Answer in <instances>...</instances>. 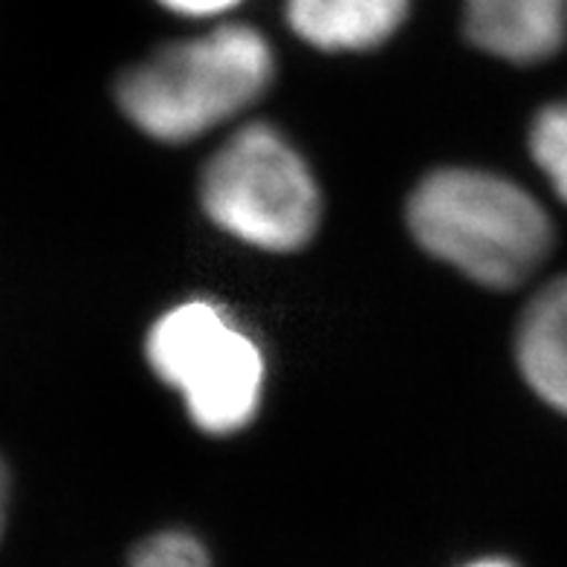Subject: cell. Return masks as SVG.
Here are the masks:
<instances>
[{
    "label": "cell",
    "mask_w": 567,
    "mask_h": 567,
    "mask_svg": "<svg viewBox=\"0 0 567 567\" xmlns=\"http://www.w3.org/2000/svg\"><path fill=\"white\" fill-rule=\"evenodd\" d=\"M206 215L231 238L267 252H296L316 235L321 197L313 174L269 125H247L206 163Z\"/></svg>",
    "instance_id": "obj_3"
},
{
    "label": "cell",
    "mask_w": 567,
    "mask_h": 567,
    "mask_svg": "<svg viewBox=\"0 0 567 567\" xmlns=\"http://www.w3.org/2000/svg\"><path fill=\"white\" fill-rule=\"evenodd\" d=\"M409 226L425 252L493 290L527 281L553 244L536 197L478 168L429 174L409 200Z\"/></svg>",
    "instance_id": "obj_2"
},
{
    "label": "cell",
    "mask_w": 567,
    "mask_h": 567,
    "mask_svg": "<svg viewBox=\"0 0 567 567\" xmlns=\"http://www.w3.org/2000/svg\"><path fill=\"white\" fill-rule=\"evenodd\" d=\"M463 30L495 59L536 64L567 41V0H463Z\"/></svg>",
    "instance_id": "obj_5"
},
{
    "label": "cell",
    "mask_w": 567,
    "mask_h": 567,
    "mask_svg": "<svg viewBox=\"0 0 567 567\" xmlns=\"http://www.w3.org/2000/svg\"><path fill=\"white\" fill-rule=\"evenodd\" d=\"M409 0H287L296 35L324 53H362L389 41L405 21Z\"/></svg>",
    "instance_id": "obj_6"
},
{
    "label": "cell",
    "mask_w": 567,
    "mask_h": 567,
    "mask_svg": "<svg viewBox=\"0 0 567 567\" xmlns=\"http://www.w3.org/2000/svg\"><path fill=\"white\" fill-rule=\"evenodd\" d=\"M466 567H515L513 561H507V559H478V561H472V565H466Z\"/></svg>",
    "instance_id": "obj_12"
},
{
    "label": "cell",
    "mask_w": 567,
    "mask_h": 567,
    "mask_svg": "<svg viewBox=\"0 0 567 567\" xmlns=\"http://www.w3.org/2000/svg\"><path fill=\"white\" fill-rule=\"evenodd\" d=\"M131 567H212L200 538L183 530L148 536L131 556Z\"/></svg>",
    "instance_id": "obj_9"
},
{
    "label": "cell",
    "mask_w": 567,
    "mask_h": 567,
    "mask_svg": "<svg viewBox=\"0 0 567 567\" xmlns=\"http://www.w3.org/2000/svg\"><path fill=\"white\" fill-rule=\"evenodd\" d=\"M157 3L186 18H217L238 7L240 0H157Z\"/></svg>",
    "instance_id": "obj_10"
},
{
    "label": "cell",
    "mask_w": 567,
    "mask_h": 567,
    "mask_svg": "<svg viewBox=\"0 0 567 567\" xmlns=\"http://www.w3.org/2000/svg\"><path fill=\"white\" fill-rule=\"evenodd\" d=\"M7 509H9V472H7V463L0 461V533H3V524H7Z\"/></svg>",
    "instance_id": "obj_11"
},
{
    "label": "cell",
    "mask_w": 567,
    "mask_h": 567,
    "mask_svg": "<svg viewBox=\"0 0 567 567\" xmlns=\"http://www.w3.org/2000/svg\"><path fill=\"white\" fill-rule=\"evenodd\" d=\"M272 73L267 38L247 23H224L134 64L120 79L116 99L142 134L188 142L255 105Z\"/></svg>",
    "instance_id": "obj_1"
},
{
    "label": "cell",
    "mask_w": 567,
    "mask_h": 567,
    "mask_svg": "<svg viewBox=\"0 0 567 567\" xmlns=\"http://www.w3.org/2000/svg\"><path fill=\"white\" fill-rule=\"evenodd\" d=\"M145 357L159 380L183 394L203 432H240L258 414L261 348L212 301H183L154 321Z\"/></svg>",
    "instance_id": "obj_4"
},
{
    "label": "cell",
    "mask_w": 567,
    "mask_h": 567,
    "mask_svg": "<svg viewBox=\"0 0 567 567\" xmlns=\"http://www.w3.org/2000/svg\"><path fill=\"white\" fill-rule=\"evenodd\" d=\"M515 357L530 389L567 414V278L545 287L524 310Z\"/></svg>",
    "instance_id": "obj_7"
},
{
    "label": "cell",
    "mask_w": 567,
    "mask_h": 567,
    "mask_svg": "<svg viewBox=\"0 0 567 567\" xmlns=\"http://www.w3.org/2000/svg\"><path fill=\"white\" fill-rule=\"evenodd\" d=\"M530 151L556 195L567 203V102L538 113L530 127Z\"/></svg>",
    "instance_id": "obj_8"
}]
</instances>
